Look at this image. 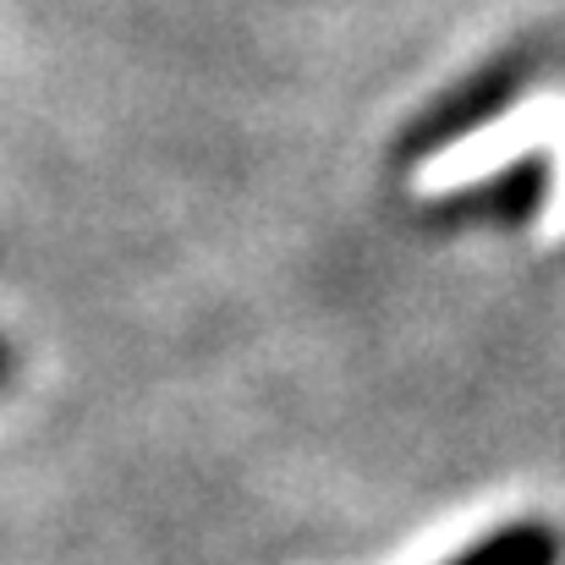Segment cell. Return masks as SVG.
Instances as JSON below:
<instances>
[{"mask_svg": "<svg viewBox=\"0 0 565 565\" xmlns=\"http://www.w3.org/2000/svg\"><path fill=\"white\" fill-rule=\"evenodd\" d=\"M450 565H555V539L544 527H505Z\"/></svg>", "mask_w": 565, "mask_h": 565, "instance_id": "6da1fadb", "label": "cell"}]
</instances>
